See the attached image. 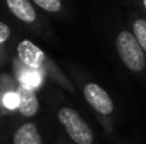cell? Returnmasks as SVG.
<instances>
[{
    "mask_svg": "<svg viewBox=\"0 0 146 144\" xmlns=\"http://www.w3.org/2000/svg\"><path fill=\"white\" fill-rule=\"evenodd\" d=\"M10 37H11V30L9 24H6L4 21H0V49L10 40Z\"/></svg>",
    "mask_w": 146,
    "mask_h": 144,
    "instance_id": "10",
    "label": "cell"
},
{
    "mask_svg": "<svg viewBox=\"0 0 146 144\" xmlns=\"http://www.w3.org/2000/svg\"><path fill=\"white\" fill-rule=\"evenodd\" d=\"M139 1V4H141V7L143 9V11L146 13V0H138Z\"/></svg>",
    "mask_w": 146,
    "mask_h": 144,
    "instance_id": "11",
    "label": "cell"
},
{
    "mask_svg": "<svg viewBox=\"0 0 146 144\" xmlns=\"http://www.w3.org/2000/svg\"><path fill=\"white\" fill-rule=\"evenodd\" d=\"M13 144H43V139L37 126L31 122H26L14 132Z\"/></svg>",
    "mask_w": 146,
    "mask_h": 144,
    "instance_id": "7",
    "label": "cell"
},
{
    "mask_svg": "<svg viewBox=\"0 0 146 144\" xmlns=\"http://www.w3.org/2000/svg\"><path fill=\"white\" fill-rule=\"evenodd\" d=\"M30 1L36 7L41 9L46 13H51V14H58L64 9L62 0H30Z\"/></svg>",
    "mask_w": 146,
    "mask_h": 144,
    "instance_id": "9",
    "label": "cell"
},
{
    "mask_svg": "<svg viewBox=\"0 0 146 144\" xmlns=\"http://www.w3.org/2000/svg\"><path fill=\"white\" fill-rule=\"evenodd\" d=\"M17 110L21 116L24 117H33L37 114L38 109H40V102L38 97L36 95L34 89L19 84L17 86Z\"/></svg>",
    "mask_w": 146,
    "mask_h": 144,
    "instance_id": "6",
    "label": "cell"
},
{
    "mask_svg": "<svg viewBox=\"0 0 146 144\" xmlns=\"http://www.w3.org/2000/svg\"><path fill=\"white\" fill-rule=\"evenodd\" d=\"M7 10L23 24L41 28L44 21L41 20L36 6L30 0H4Z\"/></svg>",
    "mask_w": 146,
    "mask_h": 144,
    "instance_id": "5",
    "label": "cell"
},
{
    "mask_svg": "<svg viewBox=\"0 0 146 144\" xmlns=\"http://www.w3.org/2000/svg\"><path fill=\"white\" fill-rule=\"evenodd\" d=\"M132 34L135 36L138 44L146 52V18L143 17H133L132 20Z\"/></svg>",
    "mask_w": 146,
    "mask_h": 144,
    "instance_id": "8",
    "label": "cell"
},
{
    "mask_svg": "<svg viewBox=\"0 0 146 144\" xmlns=\"http://www.w3.org/2000/svg\"><path fill=\"white\" fill-rule=\"evenodd\" d=\"M58 120L70 139L75 144H92L94 133L81 114L72 107H61L58 110Z\"/></svg>",
    "mask_w": 146,
    "mask_h": 144,
    "instance_id": "3",
    "label": "cell"
},
{
    "mask_svg": "<svg viewBox=\"0 0 146 144\" xmlns=\"http://www.w3.org/2000/svg\"><path fill=\"white\" fill-rule=\"evenodd\" d=\"M116 52L123 65L132 72H142L146 66L145 52L129 30H121L116 36Z\"/></svg>",
    "mask_w": 146,
    "mask_h": 144,
    "instance_id": "2",
    "label": "cell"
},
{
    "mask_svg": "<svg viewBox=\"0 0 146 144\" xmlns=\"http://www.w3.org/2000/svg\"><path fill=\"white\" fill-rule=\"evenodd\" d=\"M16 52H17V58L20 59V62L30 71H36L38 74H46V75H51L52 78L58 79L68 91L72 92V86L61 79L62 76L55 71V68L52 66V64L50 62L48 57L46 55V52L36 45L33 41L30 40H21L19 44H17V48H16Z\"/></svg>",
    "mask_w": 146,
    "mask_h": 144,
    "instance_id": "1",
    "label": "cell"
},
{
    "mask_svg": "<svg viewBox=\"0 0 146 144\" xmlns=\"http://www.w3.org/2000/svg\"><path fill=\"white\" fill-rule=\"evenodd\" d=\"M82 93L88 105L102 116H109L113 113V100L108 92L95 82H88L82 88Z\"/></svg>",
    "mask_w": 146,
    "mask_h": 144,
    "instance_id": "4",
    "label": "cell"
}]
</instances>
